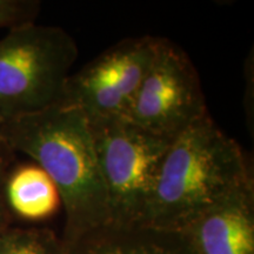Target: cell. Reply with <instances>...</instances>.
I'll return each instance as SVG.
<instances>
[{
	"label": "cell",
	"mask_w": 254,
	"mask_h": 254,
	"mask_svg": "<svg viewBox=\"0 0 254 254\" xmlns=\"http://www.w3.org/2000/svg\"><path fill=\"white\" fill-rule=\"evenodd\" d=\"M87 122L109 199L111 225L141 227L161 163L173 140L120 117Z\"/></svg>",
	"instance_id": "277c9868"
},
{
	"label": "cell",
	"mask_w": 254,
	"mask_h": 254,
	"mask_svg": "<svg viewBox=\"0 0 254 254\" xmlns=\"http://www.w3.org/2000/svg\"><path fill=\"white\" fill-rule=\"evenodd\" d=\"M5 194L9 211L32 221L50 218L62 204L55 183L36 163L11 168Z\"/></svg>",
	"instance_id": "ba28073f"
},
{
	"label": "cell",
	"mask_w": 254,
	"mask_h": 254,
	"mask_svg": "<svg viewBox=\"0 0 254 254\" xmlns=\"http://www.w3.org/2000/svg\"><path fill=\"white\" fill-rule=\"evenodd\" d=\"M253 193L251 180L180 232L195 254H254Z\"/></svg>",
	"instance_id": "52a82bcc"
},
{
	"label": "cell",
	"mask_w": 254,
	"mask_h": 254,
	"mask_svg": "<svg viewBox=\"0 0 254 254\" xmlns=\"http://www.w3.org/2000/svg\"><path fill=\"white\" fill-rule=\"evenodd\" d=\"M207 114L192 60L172 41L158 37L153 59L125 118L146 131L174 140Z\"/></svg>",
	"instance_id": "5b68a950"
},
{
	"label": "cell",
	"mask_w": 254,
	"mask_h": 254,
	"mask_svg": "<svg viewBox=\"0 0 254 254\" xmlns=\"http://www.w3.org/2000/svg\"><path fill=\"white\" fill-rule=\"evenodd\" d=\"M2 140L15 153L33 159L52 179L73 227L84 232L111 225L109 199L84 113L57 105L4 123Z\"/></svg>",
	"instance_id": "7a4b0ae2"
},
{
	"label": "cell",
	"mask_w": 254,
	"mask_h": 254,
	"mask_svg": "<svg viewBox=\"0 0 254 254\" xmlns=\"http://www.w3.org/2000/svg\"><path fill=\"white\" fill-rule=\"evenodd\" d=\"M112 226L116 234L94 238L81 254H195L186 237L179 232Z\"/></svg>",
	"instance_id": "9c48e42d"
},
{
	"label": "cell",
	"mask_w": 254,
	"mask_h": 254,
	"mask_svg": "<svg viewBox=\"0 0 254 254\" xmlns=\"http://www.w3.org/2000/svg\"><path fill=\"white\" fill-rule=\"evenodd\" d=\"M73 37L59 26L27 23L0 38V120L60 105L78 58Z\"/></svg>",
	"instance_id": "3957f363"
},
{
	"label": "cell",
	"mask_w": 254,
	"mask_h": 254,
	"mask_svg": "<svg viewBox=\"0 0 254 254\" xmlns=\"http://www.w3.org/2000/svg\"><path fill=\"white\" fill-rule=\"evenodd\" d=\"M2 128H4V123L0 120V139H2Z\"/></svg>",
	"instance_id": "4fadbf2b"
},
{
	"label": "cell",
	"mask_w": 254,
	"mask_h": 254,
	"mask_svg": "<svg viewBox=\"0 0 254 254\" xmlns=\"http://www.w3.org/2000/svg\"><path fill=\"white\" fill-rule=\"evenodd\" d=\"M15 152L12 150L6 142L0 139V234L7 231V224L9 219V211L7 201H6V180H7L8 173L13 167Z\"/></svg>",
	"instance_id": "7c38bea8"
},
{
	"label": "cell",
	"mask_w": 254,
	"mask_h": 254,
	"mask_svg": "<svg viewBox=\"0 0 254 254\" xmlns=\"http://www.w3.org/2000/svg\"><path fill=\"white\" fill-rule=\"evenodd\" d=\"M39 11L40 2L34 0H0V30L34 23Z\"/></svg>",
	"instance_id": "8fae6325"
},
{
	"label": "cell",
	"mask_w": 254,
	"mask_h": 254,
	"mask_svg": "<svg viewBox=\"0 0 254 254\" xmlns=\"http://www.w3.org/2000/svg\"><path fill=\"white\" fill-rule=\"evenodd\" d=\"M0 254H62L49 232L7 230L0 234Z\"/></svg>",
	"instance_id": "30bf717a"
},
{
	"label": "cell",
	"mask_w": 254,
	"mask_h": 254,
	"mask_svg": "<svg viewBox=\"0 0 254 254\" xmlns=\"http://www.w3.org/2000/svg\"><path fill=\"white\" fill-rule=\"evenodd\" d=\"M158 37L129 38L69 75L63 106L91 118H125L157 49Z\"/></svg>",
	"instance_id": "8992f818"
},
{
	"label": "cell",
	"mask_w": 254,
	"mask_h": 254,
	"mask_svg": "<svg viewBox=\"0 0 254 254\" xmlns=\"http://www.w3.org/2000/svg\"><path fill=\"white\" fill-rule=\"evenodd\" d=\"M251 180L252 168L240 145L207 114L168 147L142 226L180 233Z\"/></svg>",
	"instance_id": "6da1fadb"
}]
</instances>
